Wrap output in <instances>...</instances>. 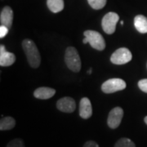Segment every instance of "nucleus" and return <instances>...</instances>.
I'll return each instance as SVG.
<instances>
[{"label":"nucleus","mask_w":147,"mask_h":147,"mask_svg":"<svg viewBox=\"0 0 147 147\" xmlns=\"http://www.w3.org/2000/svg\"><path fill=\"white\" fill-rule=\"evenodd\" d=\"M123 24H124V22H123V21H121V26H123Z\"/></svg>","instance_id":"nucleus-25"},{"label":"nucleus","mask_w":147,"mask_h":147,"mask_svg":"<svg viewBox=\"0 0 147 147\" xmlns=\"http://www.w3.org/2000/svg\"><path fill=\"white\" fill-rule=\"evenodd\" d=\"M123 116V110L120 107H115L110 110L108 119H107V124L111 129H115L120 125L121 121Z\"/></svg>","instance_id":"nucleus-7"},{"label":"nucleus","mask_w":147,"mask_h":147,"mask_svg":"<svg viewBox=\"0 0 147 147\" xmlns=\"http://www.w3.org/2000/svg\"><path fill=\"white\" fill-rule=\"evenodd\" d=\"M144 121H145V123H146L147 124V116H146V117H145V119H144Z\"/></svg>","instance_id":"nucleus-23"},{"label":"nucleus","mask_w":147,"mask_h":147,"mask_svg":"<svg viewBox=\"0 0 147 147\" xmlns=\"http://www.w3.org/2000/svg\"><path fill=\"white\" fill-rule=\"evenodd\" d=\"M7 147H25V144L21 139L16 138V139H13L10 142H8Z\"/></svg>","instance_id":"nucleus-18"},{"label":"nucleus","mask_w":147,"mask_h":147,"mask_svg":"<svg viewBox=\"0 0 147 147\" xmlns=\"http://www.w3.org/2000/svg\"><path fill=\"white\" fill-rule=\"evenodd\" d=\"M16 126V120L12 117H3L0 120V130H11Z\"/></svg>","instance_id":"nucleus-14"},{"label":"nucleus","mask_w":147,"mask_h":147,"mask_svg":"<svg viewBox=\"0 0 147 147\" xmlns=\"http://www.w3.org/2000/svg\"><path fill=\"white\" fill-rule=\"evenodd\" d=\"M115 147H136L135 143L128 138H121L116 142Z\"/></svg>","instance_id":"nucleus-16"},{"label":"nucleus","mask_w":147,"mask_h":147,"mask_svg":"<svg viewBox=\"0 0 147 147\" xmlns=\"http://www.w3.org/2000/svg\"><path fill=\"white\" fill-rule=\"evenodd\" d=\"M138 87L142 92L147 93V79H144L138 82Z\"/></svg>","instance_id":"nucleus-19"},{"label":"nucleus","mask_w":147,"mask_h":147,"mask_svg":"<svg viewBox=\"0 0 147 147\" xmlns=\"http://www.w3.org/2000/svg\"><path fill=\"white\" fill-rule=\"evenodd\" d=\"M16 61V56L13 53H9L6 50L5 46L2 44L0 46V65L10 66Z\"/></svg>","instance_id":"nucleus-9"},{"label":"nucleus","mask_w":147,"mask_h":147,"mask_svg":"<svg viewBox=\"0 0 147 147\" xmlns=\"http://www.w3.org/2000/svg\"><path fill=\"white\" fill-rule=\"evenodd\" d=\"M134 26L137 31L146 34L147 33V18L143 15H137L134 18Z\"/></svg>","instance_id":"nucleus-13"},{"label":"nucleus","mask_w":147,"mask_h":147,"mask_svg":"<svg viewBox=\"0 0 147 147\" xmlns=\"http://www.w3.org/2000/svg\"><path fill=\"white\" fill-rule=\"evenodd\" d=\"M127 84L121 79H110L106 80L101 85V90L104 93L110 94L126 88Z\"/></svg>","instance_id":"nucleus-4"},{"label":"nucleus","mask_w":147,"mask_h":147,"mask_svg":"<svg viewBox=\"0 0 147 147\" xmlns=\"http://www.w3.org/2000/svg\"><path fill=\"white\" fill-rule=\"evenodd\" d=\"M22 47L30 65L32 68H38L41 63V57L35 43L30 39H25L22 42Z\"/></svg>","instance_id":"nucleus-1"},{"label":"nucleus","mask_w":147,"mask_h":147,"mask_svg":"<svg viewBox=\"0 0 147 147\" xmlns=\"http://www.w3.org/2000/svg\"><path fill=\"white\" fill-rule=\"evenodd\" d=\"M47 5L51 11L57 13L64 9V0H47Z\"/></svg>","instance_id":"nucleus-15"},{"label":"nucleus","mask_w":147,"mask_h":147,"mask_svg":"<svg viewBox=\"0 0 147 147\" xmlns=\"http://www.w3.org/2000/svg\"><path fill=\"white\" fill-rule=\"evenodd\" d=\"M83 42H84V43H88V39L87 38H85V37H84V40H83Z\"/></svg>","instance_id":"nucleus-22"},{"label":"nucleus","mask_w":147,"mask_h":147,"mask_svg":"<svg viewBox=\"0 0 147 147\" xmlns=\"http://www.w3.org/2000/svg\"><path fill=\"white\" fill-rule=\"evenodd\" d=\"M106 1L107 0H88L89 5L95 10L103 8L106 4Z\"/></svg>","instance_id":"nucleus-17"},{"label":"nucleus","mask_w":147,"mask_h":147,"mask_svg":"<svg viewBox=\"0 0 147 147\" xmlns=\"http://www.w3.org/2000/svg\"><path fill=\"white\" fill-rule=\"evenodd\" d=\"M84 37L88 39L92 47L98 51H103L105 47V41L99 32L94 30H86L84 33Z\"/></svg>","instance_id":"nucleus-3"},{"label":"nucleus","mask_w":147,"mask_h":147,"mask_svg":"<svg viewBox=\"0 0 147 147\" xmlns=\"http://www.w3.org/2000/svg\"><path fill=\"white\" fill-rule=\"evenodd\" d=\"M65 62L67 67L73 72L77 73L81 69V60L75 47H67L65 54Z\"/></svg>","instance_id":"nucleus-2"},{"label":"nucleus","mask_w":147,"mask_h":147,"mask_svg":"<svg viewBox=\"0 0 147 147\" xmlns=\"http://www.w3.org/2000/svg\"><path fill=\"white\" fill-rule=\"evenodd\" d=\"M119 20V16L115 12L110 11L107 14H105L101 21V26H102L103 30L107 34H114L115 32L116 24L118 23Z\"/></svg>","instance_id":"nucleus-5"},{"label":"nucleus","mask_w":147,"mask_h":147,"mask_svg":"<svg viewBox=\"0 0 147 147\" xmlns=\"http://www.w3.org/2000/svg\"><path fill=\"white\" fill-rule=\"evenodd\" d=\"M92 115V107L88 97H84L79 103V115L82 119H88Z\"/></svg>","instance_id":"nucleus-10"},{"label":"nucleus","mask_w":147,"mask_h":147,"mask_svg":"<svg viewBox=\"0 0 147 147\" xmlns=\"http://www.w3.org/2000/svg\"><path fill=\"white\" fill-rule=\"evenodd\" d=\"M55 94H56V90L51 88H47V87L38 88L34 92V96L38 99H41V100L49 99L53 97Z\"/></svg>","instance_id":"nucleus-12"},{"label":"nucleus","mask_w":147,"mask_h":147,"mask_svg":"<svg viewBox=\"0 0 147 147\" xmlns=\"http://www.w3.org/2000/svg\"><path fill=\"white\" fill-rule=\"evenodd\" d=\"M13 21V11L10 7H4L1 11L0 22L2 26H5L8 29H11Z\"/></svg>","instance_id":"nucleus-11"},{"label":"nucleus","mask_w":147,"mask_h":147,"mask_svg":"<svg viewBox=\"0 0 147 147\" xmlns=\"http://www.w3.org/2000/svg\"><path fill=\"white\" fill-rule=\"evenodd\" d=\"M57 107L60 111H62L65 113H72L75 110L76 103L73 98L65 96L57 100Z\"/></svg>","instance_id":"nucleus-8"},{"label":"nucleus","mask_w":147,"mask_h":147,"mask_svg":"<svg viewBox=\"0 0 147 147\" xmlns=\"http://www.w3.org/2000/svg\"><path fill=\"white\" fill-rule=\"evenodd\" d=\"M88 74H92V68L91 69H89V70H88Z\"/></svg>","instance_id":"nucleus-24"},{"label":"nucleus","mask_w":147,"mask_h":147,"mask_svg":"<svg viewBox=\"0 0 147 147\" xmlns=\"http://www.w3.org/2000/svg\"><path fill=\"white\" fill-rule=\"evenodd\" d=\"M8 31H9V29L7 27L1 25V26H0V38H3L7 34Z\"/></svg>","instance_id":"nucleus-20"},{"label":"nucleus","mask_w":147,"mask_h":147,"mask_svg":"<svg viewBox=\"0 0 147 147\" xmlns=\"http://www.w3.org/2000/svg\"><path fill=\"white\" fill-rule=\"evenodd\" d=\"M84 147H99V145L94 141H88L85 142Z\"/></svg>","instance_id":"nucleus-21"},{"label":"nucleus","mask_w":147,"mask_h":147,"mask_svg":"<svg viewBox=\"0 0 147 147\" xmlns=\"http://www.w3.org/2000/svg\"><path fill=\"white\" fill-rule=\"evenodd\" d=\"M132 58L131 53L126 47L117 49L110 57V61L115 65H124L129 62Z\"/></svg>","instance_id":"nucleus-6"}]
</instances>
